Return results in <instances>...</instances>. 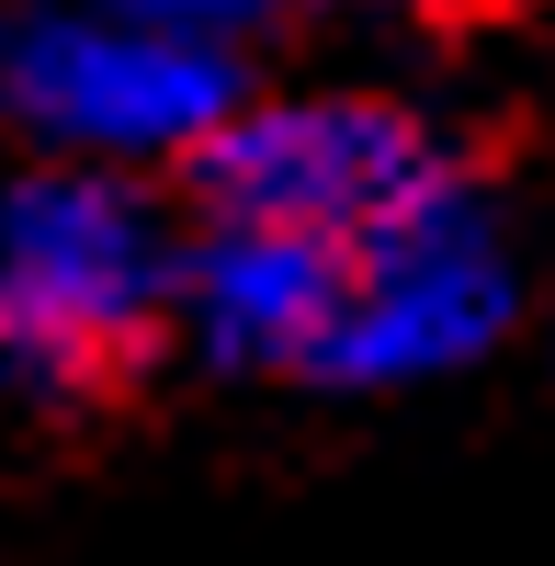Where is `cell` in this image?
Listing matches in <instances>:
<instances>
[{"label":"cell","mask_w":555,"mask_h":566,"mask_svg":"<svg viewBox=\"0 0 555 566\" xmlns=\"http://www.w3.org/2000/svg\"><path fill=\"white\" fill-rule=\"evenodd\" d=\"M193 227H284L329 239L352 272L431 261V250H499V181L477 148L397 103V91H250L193 170Z\"/></svg>","instance_id":"6da1fadb"},{"label":"cell","mask_w":555,"mask_h":566,"mask_svg":"<svg viewBox=\"0 0 555 566\" xmlns=\"http://www.w3.org/2000/svg\"><path fill=\"white\" fill-rule=\"evenodd\" d=\"M522 328V272L499 250H431V261H375L352 272V306L329 352L306 363V397H420L511 352Z\"/></svg>","instance_id":"277c9868"},{"label":"cell","mask_w":555,"mask_h":566,"mask_svg":"<svg viewBox=\"0 0 555 566\" xmlns=\"http://www.w3.org/2000/svg\"><path fill=\"white\" fill-rule=\"evenodd\" d=\"M181 250L159 181L23 159L0 170V408L80 419L148 374L181 306Z\"/></svg>","instance_id":"7a4b0ae2"},{"label":"cell","mask_w":555,"mask_h":566,"mask_svg":"<svg viewBox=\"0 0 555 566\" xmlns=\"http://www.w3.org/2000/svg\"><path fill=\"white\" fill-rule=\"evenodd\" d=\"M375 12H397V23H431V34H465V23L522 12V0H375Z\"/></svg>","instance_id":"52a82bcc"},{"label":"cell","mask_w":555,"mask_h":566,"mask_svg":"<svg viewBox=\"0 0 555 566\" xmlns=\"http://www.w3.org/2000/svg\"><path fill=\"white\" fill-rule=\"evenodd\" d=\"M352 306V261L329 239H284V227H193L181 250V306L170 340L216 386H306Z\"/></svg>","instance_id":"5b68a950"},{"label":"cell","mask_w":555,"mask_h":566,"mask_svg":"<svg viewBox=\"0 0 555 566\" xmlns=\"http://www.w3.org/2000/svg\"><path fill=\"white\" fill-rule=\"evenodd\" d=\"M91 12H114V23H148V34H181V45H227V57H250L261 34L306 23L317 0H91Z\"/></svg>","instance_id":"8992f818"},{"label":"cell","mask_w":555,"mask_h":566,"mask_svg":"<svg viewBox=\"0 0 555 566\" xmlns=\"http://www.w3.org/2000/svg\"><path fill=\"white\" fill-rule=\"evenodd\" d=\"M261 91V57L181 45L148 23H114L91 0H12L0 12V136L23 159L69 170H193V148Z\"/></svg>","instance_id":"3957f363"}]
</instances>
